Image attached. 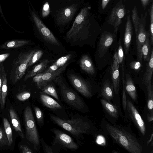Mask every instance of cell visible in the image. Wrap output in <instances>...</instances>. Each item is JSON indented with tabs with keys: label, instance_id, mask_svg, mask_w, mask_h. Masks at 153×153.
Segmentation results:
<instances>
[{
	"label": "cell",
	"instance_id": "cell-35",
	"mask_svg": "<svg viewBox=\"0 0 153 153\" xmlns=\"http://www.w3.org/2000/svg\"><path fill=\"white\" fill-rule=\"evenodd\" d=\"M149 15L150 23L149 28V37L150 38L151 44H153V4L152 3L150 6Z\"/></svg>",
	"mask_w": 153,
	"mask_h": 153
},
{
	"label": "cell",
	"instance_id": "cell-34",
	"mask_svg": "<svg viewBox=\"0 0 153 153\" xmlns=\"http://www.w3.org/2000/svg\"><path fill=\"white\" fill-rule=\"evenodd\" d=\"M72 56V55L71 54L62 56L58 59L53 64L56 65L59 68H60L67 64V62L71 59Z\"/></svg>",
	"mask_w": 153,
	"mask_h": 153
},
{
	"label": "cell",
	"instance_id": "cell-40",
	"mask_svg": "<svg viewBox=\"0 0 153 153\" xmlns=\"http://www.w3.org/2000/svg\"><path fill=\"white\" fill-rule=\"evenodd\" d=\"M117 53L120 64H122L124 54L123 48L121 45L120 40L119 42V46Z\"/></svg>",
	"mask_w": 153,
	"mask_h": 153
},
{
	"label": "cell",
	"instance_id": "cell-36",
	"mask_svg": "<svg viewBox=\"0 0 153 153\" xmlns=\"http://www.w3.org/2000/svg\"><path fill=\"white\" fill-rule=\"evenodd\" d=\"M3 64H0V106L2 105L1 89L5 75L6 74Z\"/></svg>",
	"mask_w": 153,
	"mask_h": 153
},
{
	"label": "cell",
	"instance_id": "cell-31",
	"mask_svg": "<svg viewBox=\"0 0 153 153\" xmlns=\"http://www.w3.org/2000/svg\"><path fill=\"white\" fill-rule=\"evenodd\" d=\"M148 95L147 107L151 112H153V90L152 84L146 86Z\"/></svg>",
	"mask_w": 153,
	"mask_h": 153
},
{
	"label": "cell",
	"instance_id": "cell-3",
	"mask_svg": "<svg viewBox=\"0 0 153 153\" xmlns=\"http://www.w3.org/2000/svg\"><path fill=\"white\" fill-rule=\"evenodd\" d=\"M54 81L59 87L61 95L65 102L74 109L79 111H82L85 104L82 98L65 84L60 75L56 77Z\"/></svg>",
	"mask_w": 153,
	"mask_h": 153
},
{
	"label": "cell",
	"instance_id": "cell-26",
	"mask_svg": "<svg viewBox=\"0 0 153 153\" xmlns=\"http://www.w3.org/2000/svg\"><path fill=\"white\" fill-rule=\"evenodd\" d=\"M100 102L104 109L111 117L115 118L118 117V110L115 105L104 99H101Z\"/></svg>",
	"mask_w": 153,
	"mask_h": 153
},
{
	"label": "cell",
	"instance_id": "cell-14",
	"mask_svg": "<svg viewBox=\"0 0 153 153\" xmlns=\"http://www.w3.org/2000/svg\"><path fill=\"white\" fill-rule=\"evenodd\" d=\"M114 35L108 32H103L100 39L97 47V52L100 57L106 53L108 47L113 43Z\"/></svg>",
	"mask_w": 153,
	"mask_h": 153
},
{
	"label": "cell",
	"instance_id": "cell-48",
	"mask_svg": "<svg viewBox=\"0 0 153 153\" xmlns=\"http://www.w3.org/2000/svg\"><path fill=\"white\" fill-rule=\"evenodd\" d=\"M10 55V53H7L0 54V63L5 60Z\"/></svg>",
	"mask_w": 153,
	"mask_h": 153
},
{
	"label": "cell",
	"instance_id": "cell-7",
	"mask_svg": "<svg viewBox=\"0 0 153 153\" xmlns=\"http://www.w3.org/2000/svg\"><path fill=\"white\" fill-rule=\"evenodd\" d=\"M88 14V9L87 7H84L81 10L76 16L71 28L66 33L67 38L72 39L75 37L83 27Z\"/></svg>",
	"mask_w": 153,
	"mask_h": 153
},
{
	"label": "cell",
	"instance_id": "cell-41",
	"mask_svg": "<svg viewBox=\"0 0 153 153\" xmlns=\"http://www.w3.org/2000/svg\"><path fill=\"white\" fill-rule=\"evenodd\" d=\"M50 12L49 4L48 2H46L44 4L42 12V17H45L47 16Z\"/></svg>",
	"mask_w": 153,
	"mask_h": 153
},
{
	"label": "cell",
	"instance_id": "cell-49",
	"mask_svg": "<svg viewBox=\"0 0 153 153\" xmlns=\"http://www.w3.org/2000/svg\"><path fill=\"white\" fill-rule=\"evenodd\" d=\"M109 1L110 0H102L101 7L102 10L105 8Z\"/></svg>",
	"mask_w": 153,
	"mask_h": 153
},
{
	"label": "cell",
	"instance_id": "cell-32",
	"mask_svg": "<svg viewBox=\"0 0 153 153\" xmlns=\"http://www.w3.org/2000/svg\"><path fill=\"white\" fill-rule=\"evenodd\" d=\"M1 93L2 105L1 108L2 109H3L5 103L6 98L7 94V74L5 75L3 82L2 86Z\"/></svg>",
	"mask_w": 153,
	"mask_h": 153
},
{
	"label": "cell",
	"instance_id": "cell-30",
	"mask_svg": "<svg viewBox=\"0 0 153 153\" xmlns=\"http://www.w3.org/2000/svg\"><path fill=\"white\" fill-rule=\"evenodd\" d=\"M132 19L133 23L135 35L137 32L141 22V18L138 16L137 8L134 6L132 10Z\"/></svg>",
	"mask_w": 153,
	"mask_h": 153
},
{
	"label": "cell",
	"instance_id": "cell-28",
	"mask_svg": "<svg viewBox=\"0 0 153 153\" xmlns=\"http://www.w3.org/2000/svg\"><path fill=\"white\" fill-rule=\"evenodd\" d=\"M41 89L43 93L52 96L58 100H59L56 91L54 86L51 83H50L46 85Z\"/></svg>",
	"mask_w": 153,
	"mask_h": 153
},
{
	"label": "cell",
	"instance_id": "cell-39",
	"mask_svg": "<svg viewBox=\"0 0 153 153\" xmlns=\"http://www.w3.org/2000/svg\"><path fill=\"white\" fill-rule=\"evenodd\" d=\"M30 95V93L29 92H23L18 94L16 97L19 101H24L29 98Z\"/></svg>",
	"mask_w": 153,
	"mask_h": 153
},
{
	"label": "cell",
	"instance_id": "cell-51",
	"mask_svg": "<svg viewBox=\"0 0 153 153\" xmlns=\"http://www.w3.org/2000/svg\"><path fill=\"white\" fill-rule=\"evenodd\" d=\"M144 8L146 7L149 3V0H140Z\"/></svg>",
	"mask_w": 153,
	"mask_h": 153
},
{
	"label": "cell",
	"instance_id": "cell-33",
	"mask_svg": "<svg viewBox=\"0 0 153 153\" xmlns=\"http://www.w3.org/2000/svg\"><path fill=\"white\" fill-rule=\"evenodd\" d=\"M43 51L41 50L35 51L31 58L28 65V67H30L37 62L42 57Z\"/></svg>",
	"mask_w": 153,
	"mask_h": 153
},
{
	"label": "cell",
	"instance_id": "cell-10",
	"mask_svg": "<svg viewBox=\"0 0 153 153\" xmlns=\"http://www.w3.org/2000/svg\"><path fill=\"white\" fill-rule=\"evenodd\" d=\"M32 16L36 25L44 39L51 44L59 45V44L53 34L43 23L36 13L32 12Z\"/></svg>",
	"mask_w": 153,
	"mask_h": 153
},
{
	"label": "cell",
	"instance_id": "cell-8",
	"mask_svg": "<svg viewBox=\"0 0 153 153\" xmlns=\"http://www.w3.org/2000/svg\"><path fill=\"white\" fill-rule=\"evenodd\" d=\"M126 13V10L124 5L121 2L117 3L111 11L108 22L114 27V32L116 35Z\"/></svg>",
	"mask_w": 153,
	"mask_h": 153
},
{
	"label": "cell",
	"instance_id": "cell-25",
	"mask_svg": "<svg viewBox=\"0 0 153 153\" xmlns=\"http://www.w3.org/2000/svg\"><path fill=\"white\" fill-rule=\"evenodd\" d=\"M27 40H13L6 42L0 46V48L9 49L21 47L28 44Z\"/></svg>",
	"mask_w": 153,
	"mask_h": 153
},
{
	"label": "cell",
	"instance_id": "cell-11",
	"mask_svg": "<svg viewBox=\"0 0 153 153\" xmlns=\"http://www.w3.org/2000/svg\"><path fill=\"white\" fill-rule=\"evenodd\" d=\"M68 77L73 86L82 95L87 98L92 97L91 87L85 81L73 74H69Z\"/></svg>",
	"mask_w": 153,
	"mask_h": 153
},
{
	"label": "cell",
	"instance_id": "cell-50",
	"mask_svg": "<svg viewBox=\"0 0 153 153\" xmlns=\"http://www.w3.org/2000/svg\"><path fill=\"white\" fill-rule=\"evenodd\" d=\"M147 119L149 122H152L153 120V112L150 113H147Z\"/></svg>",
	"mask_w": 153,
	"mask_h": 153
},
{
	"label": "cell",
	"instance_id": "cell-53",
	"mask_svg": "<svg viewBox=\"0 0 153 153\" xmlns=\"http://www.w3.org/2000/svg\"><path fill=\"white\" fill-rule=\"evenodd\" d=\"M153 138V133H152L150 138L149 140H148L147 142V145H148L149 143H150V142L152 141Z\"/></svg>",
	"mask_w": 153,
	"mask_h": 153
},
{
	"label": "cell",
	"instance_id": "cell-18",
	"mask_svg": "<svg viewBox=\"0 0 153 153\" xmlns=\"http://www.w3.org/2000/svg\"><path fill=\"white\" fill-rule=\"evenodd\" d=\"M40 98L43 104L46 107L53 110L61 109V105L50 97L43 94L40 95Z\"/></svg>",
	"mask_w": 153,
	"mask_h": 153
},
{
	"label": "cell",
	"instance_id": "cell-13",
	"mask_svg": "<svg viewBox=\"0 0 153 153\" xmlns=\"http://www.w3.org/2000/svg\"><path fill=\"white\" fill-rule=\"evenodd\" d=\"M77 4H74L65 7L58 12L56 16V24L64 25L72 18L77 9Z\"/></svg>",
	"mask_w": 153,
	"mask_h": 153
},
{
	"label": "cell",
	"instance_id": "cell-15",
	"mask_svg": "<svg viewBox=\"0 0 153 153\" xmlns=\"http://www.w3.org/2000/svg\"><path fill=\"white\" fill-rule=\"evenodd\" d=\"M68 64L59 68L57 70L52 72L44 73L39 82L36 84L37 87L41 89L43 86L54 80L55 78L66 69Z\"/></svg>",
	"mask_w": 153,
	"mask_h": 153
},
{
	"label": "cell",
	"instance_id": "cell-16",
	"mask_svg": "<svg viewBox=\"0 0 153 153\" xmlns=\"http://www.w3.org/2000/svg\"><path fill=\"white\" fill-rule=\"evenodd\" d=\"M132 33V26L130 16L127 17L126 22L124 44L125 54H127L131 43Z\"/></svg>",
	"mask_w": 153,
	"mask_h": 153
},
{
	"label": "cell",
	"instance_id": "cell-6",
	"mask_svg": "<svg viewBox=\"0 0 153 153\" xmlns=\"http://www.w3.org/2000/svg\"><path fill=\"white\" fill-rule=\"evenodd\" d=\"M51 131L55 135L53 145L59 146L63 149L73 151L78 149V145L69 135L55 128L51 129Z\"/></svg>",
	"mask_w": 153,
	"mask_h": 153
},
{
	"label": "cell",
	"instance_id": "cell-2",
	"mask_svg": "<svg viewBox=\"0 0 153 153\" xmlns=\"http://www.w3.org/2000/svg\"><path fill=\"white\" fill-rule=\"evenodd\" d=\"M49 115L53 122L76 137L90 131L91 126L89 123L80 118L64 120L51 114Z\"/></svg>",
	"mask_w": 153,
	"mask_h": 153
},
{
	"label": "cell",
	"instance_id": "cell-9",
	"mask_svg": "<svg viewBox=\"0 0 153 153\" xmlns=\"http://www.w3.org/2000/svg\"><path fill=\"white\" fill-rule=\"evenodd\" d=\"M147 12H146L144 16H141V22L139 25L137 34L136 35L137 59L138 61H142L143 55L142 48L145 42L147 36L149 34L145 29L146 20L147 16Z\"/></svg>",
	"mask_w": 153,
	"mask_h": 153
},
{
	"label": "cell",
	"instance_id": "cell-55",
	"mask_svg": "<svg viewBox=\"0 0 153 153\" xmlns=\"http://www.w3.org/2000/svg\"><path fill=\"white\" fill-rule=\"evenodd\" d=\"M68 1H71V0H68Z\"/></svg>",
	"mask_w": 153,
	"mask_h": 153
},
{
	"label": "cell",
	"instance_id": "cell-45",
	"mask_svg": "<svg viewBox=\"0 0 153 153\" xmlns=\"http://www.w3.org/2000/svg\"><path fill=\"white\" fill-rule=\"evenodd\" d=\"M20 149L23 153H32L33 151L28 146L25 145H21L20 146Z\"/></svg>",
	"mask_w": 153,
	"mask_h": 153
},
{
	"label": "cell",
	"instance_id": "cell-37",
	"mask_svg": "<svg viewBox=\"0 0 153 153\" xmlns=\"http://www.w3.org/2000/svg\"><path fill=\"white\" fill-rule=\"evenodd\" d=\"M0 145H9V143L5 132L0 127Z\"/></svg>",
	"mask_w": 153,
	"mask_h": 153
},
{
	"label": "cell",
	"instance_id": "cell-44",
	"mask_svg": "<svg viewBox=\"0 0 153 153\" xmlns=\"http://www.w3.org/2000/svg\"><path fill=\"white\" fill-rule=\"evenodd\" d=\"M122 105L123 110L125 111L127 108V98L124 82L123 83V90L122 94Z\"/></svg>",
	"mask_w": 153,
	"mask_h": 153
},
{
	"label": "cell",
	"instance_id": "cell-52",
	"mask_svg": "<svg viewBox=\"0 0 153 153\" xmlns=\"http://www.w3.org/2000/svg\"><path fill=\"white\" fill-rule=\"evenodd\" d=\"M113 59L115 60L118 63V64L120 65V60L118 58V56H117V52H116L114 54L113 56Z\"/></svg>",
	"mask_w": 153,
	"mask_h": 153
},
{
	"label": "cell",
	"instance_id": "cell-20",
	"mask_svg": "<svg viewBox=\"0 0 153 153\" xmlns=\"http://www.w3.org/2000/svg\"><path fill=\"white\" fill-rule=\"evenodd\" d=\"M124 84L125 90L131 98L133 100L136 101L137 99L136 89L129 74H126Z\"/></svg>",
	"mask_w": 153,
	"mask_h": 153
},
{
	"label": "cell",
	"instance_id": "cell-29",
	"mask_svg": "<svg viewBox=\"0 0 153 153\" xmlns=\"http://www.w3.org/2000/svg\"><path fill=\"white\" fill-rule=\"evenodd\" d=\"M3 122L5 132L7 137L10 146L12 144L13 142L12 131L10 124L6 118H3Z\"/></svg>",
	"mask_w": 153,
	"mask_h": 153
},
{
	"label": "cell",
	"instance_id": "cell-54",
	"mask_svg": "<svg viewBox=\"0 0 153 153\" xmlns=\"http://www.w3.org/2000/svg\"><path fill=\"white\" fill-rule=\"evenodd\" d=\"M0 11H1V13L3 14L2 13V10H1V6H0Z\"/></svg>",
	"mask_w": 153,
	"mask_h": 153
},
{
	"label": "cell",
	"instance_id": "cell-24",
	"mask_svg": "<svg viewBox=\"0 0 153 153\" xmlns=\"http://www.w3.org/2000/svg\"><path fill=\"white\" fill-rule=\"evenodd\" d=\"M119 68L115 67L112 64L111 67V78L113 87L115 93H119L120 84Z\"/></svg>",
	"mask_w": 153,
	"mask_h": 153
},
{
	"label": "cell",
	"instance_id": "cell-38",
	"mask_svg": "<svg viewBox=\"0 0 153 153\" xmlns=\"http://www.w3.org/2000/svg\"><path fill=\"white\" fill-rule=\"evenodd\" d=\"M34 109L36 117L38 123L39 124H42L43 122V120L42 111L37 107H35Z\"/></svg>",
	"mask_w": 153,
	"mask_h": 153
},
{
	"label": "cell",
	"instance_id": "cell-27",
	"mask_svg": "<svg viewBox=\"0 0 153 153\" xmlns=\"http://www.w3.org/2000/svg\"><path fill=\"white\" fill-rule=\"evenodd\" d=\"M151 50V46L150 42L149 34L147 36L146 41L142 48L143 58V57L145 61L148 62L150 59L152 51Z\"/></svg>",
	"mask_w": 153,
	"mask_h": 153
},
{
	"label": "cell",
	"instance_id": "cell-19",
	"mask_svg": "<svg viewBox=\"0 0 153 153\" xmlns=\"http://www.w3.org/2000/svg\"><path fill=\"white\" fill-rule=\"evenodd\" d=\"M81 69L87 73L90 74H94L95 70L93 63L90 58L87 55L82 56L79 62Z\"/></svg>",
	"mask_w": 153,
	"mask_h": 153
},
{
	"label": "cell",
	"instance_id": "cell-23",
	"mask_svg": "<svg viewBox=\"0 0 153 153\" xmlns=\"http://www.w3.org/2000/svg\"><path fill=\"white\" fill-rule=\"evenodd\" d=\"M113 88L108 81H106L103 84L100 96L104 99L110 102L112 100L114 97Z\"/></svg>",
	"mask_w": 153,
	"mask_h": 153
},
{
	"label": "cell",
	"instance_id": "cell-43",
	"mask_svg": "<svg viewBox=\"0 0 153 153\" xmlns=\"http://www.w3.org/2000/svg\"><path fill=\"white\" fill-rule=\"evenodd\" d=\"M41 141L45 152L47 153H53L54 152L52 148L46 144L42 138L41 139Z\"/></svg>",
	"mask_w": 153,
	"mask_h": 153
},
{
	"label": "cell",
	"instance_id": "cell-21",
	"mask_svg": "<svg viewBox=\"0 0 153 153\" xmlns=\"http://www.w3.org/2000/svg\"><path fill=\"white\" fill-rule=\"evenodd\" d=\"M153 71V50L152 48L150 57L147 65L143 81L146 86L152 84V78Z\"/></svg>",
	"mask_w": 153,
	"mask_h": 153
},
{
	"label": "cell",
	"instance_id": "cell-47",
	"mask_svg": "<svg viewBox=\"0 0 153 153\" xmlns=\"http://www.w3.org/2000/svg\"><path fill=\"white\" fill-rule=\"evenodd\" d=\"M43 74V72L35 76L33 78V81L36 84H37L40 81Z\"/></svg>",
	"mask_w": 153,
	"mask_h": 153
},
{
	"label": "cell",
	"instance_id": "cell-17",
	"mask_svg": "<svg viewBox=\"0 0 153 153\" xmlns=\"http://www.w3.org/2000/svg\"><path fill=\"white\" fill-rule=\"evenodd\" d=\"M52 61V60L47 59H45L42 61L27 73L25 77L24 80H26L28 79L41 73L47 67L48 64Z\"/></svg>",
	"mask_w": 153,
	"mask_h": 153
},
{
	"label": "cell",
	"instance_id": "cell-22",
	"mask_svg": "<svg viewBox=\"0 0 153 153\" xmlns=\"http://www.w3.org/2000/svg\"><path fill=\"white\" fill-rule=\"evenodd\" d=\"M9 112L11 122L15 130L18 132L22 138L24 139L25 136L22 130L19 119L16 113L12 108L10 109Z\"/></svg>",
	"mask_w": 153,
	"mask_h": 153
},
{
	"label": "cell",
	"instance_id": "cell-5",
	"mask_svg": "<svg viewBox=\"0 0 153 153\" xmlns=\"http://www.w3.org/2000/svg\"><path fill=\"white\" fill-rule=\"evenodd\" d=\"M24 118L26 139L39 151L40 141L35 120L31 108L26 106L24 111Z\"/></svg>",
	"mask_w": 153,
	"mask_h": 153
},
{
	"label": "cell",
	"instance_id": "cell-42",
	"mask_svg": "<svg viewBox=\"0 0 153 153\" xmlns=\"http://www.w3.org/2000/svg\"><path fill=\"white\" fill-rule=\"evenodd\" d=\"M130 67L131 69L135 71H139L141 68L142 65L139 61H133L130 62Z\"/></svg>",
	"mask_w": 153,
	"mask_h": 153
},
{
	"label": "cell",
	"instance_id": "cell-12",
	"mask_svg": "<svg viewBox=\"0 0 153 153\" xmlns=\"http://www.w3.org/2000/svg\"><path fill=\"white\" fill-rule=\"evenodd\" d=\"M132 120L143 135H144L146 128L144 122L138 111L129 99L127 100V108Z\"/></svg>",
	"mask_w": 153,
	"mask_h": 153
},
{
	"label": "cell",
	"instance_id": "cell-1",
	"mask_svg": "<svg viewBox=\"0 0 153 153\" xmlns=\"http://www.w3.org/2000/svg\"><path fill=\"white\" fill-rule=\"evenodd\" d=\"M106 129L111 136L120 145L129 152L141 153L142 147L138 140L125 130L109 124H106Z\"/></svg>",
	"mask_w": 153,
	"mask_h": 153
},
{
	"label": "cell",
	"instance_id": "cell-46",
	"mask_svg": "<svg viewBox=\"0 0 153 153\" xmlns=\"http://www.w3.org/2000/svg\"><path fill=\"white\" fill-rule=\"evenodd\" d=\"M59 68L56 65L53 64L50 66L44 73L52 72L57 70Z\"/></svg>",
	"mask_w": 153,
	"mask_h": 153
},
{
	"label": "cell",
	"instance_id": "cell-4",
	"mask_svg": "<svg viewBox=\"0 0 153 153\" xmlns=\"http://www.w3.org/2000/svg\"><path fill=\"white\" fill-rule=\"evenodd\" d=\"M35 51V50H30L21 53L15 59L10 73L13 83L17 82L24 75L28 67V62Z\"/></svg>",
	"mask_w": 153,
	"mask_h": 153
}]
</instances>
